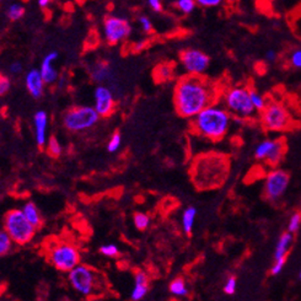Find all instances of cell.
I'll list each match as a JSON object with an SVG mask.
<instances>
[{"instance_id":"cell-1","label":"cell","mask_w":301,"mask_h":301,"mask_svg":"<svg viewBox=\"0 0 301 301\" xmlns=\"http://www.w3.org/2000/svg\"><path fill=\"white\" fill-rule=\"evenodd\" d=\"M220 98L219 89L205 76L183 75L176 83L173 103L181 117L195 118L203 109L213 106Z\"/></svg>"},{"instance_id":"cell-2","label":"cell","mask_w":301,"mask_h":301,"mask_svg":"<svg viewBox=\"0 0 301 301\" xmlns=\"http://www.w3.org/2000/svg\"><path fill=\"white\" fill-rule=\"evenodd\" d=\"M190 171L193 185L198 190H215L228 180L230 160L220 153L201 154L193 160Z\"/></svg>"},{"instance_id":"cell-3","label":"cell","mask_w":301,"mask_h":301,"mask_svg":"<svg viewBox=\"0 0 301 301\" xmlns=\"http://www.w3.org/2000/svg\"><path fill=\"white\" fill-rule=\"evenodd\" d=\"M233 116L224 106L213 104L203 109L192 119V129L203 138L218 141L226 135L231 126Z\"/></svg>"},{"instance_id":"cell-4","label":"cell","mask_w":301,"mask_h":301,"mask_svg":"<svg viewBox=\"0 0 301 301\" xmlns=\"http://www.w3.org/2000/svg\"><path fill=\"white\" fill-rule=\"evenodd\" d=\"M2 225L14 243L20 246L29 243L36 234V228L27 220L22 209H10L4 215Z\"/></svg>"},{"instance_id":"cell-5","label":"cell","mask_w":301,"mask_h":301,"mask_svg":"<svg viewBox=\"0 0 301 301\" xmlns=\"http://www.w3.org/2000/svg\"><path fill=\"white\" fill-rule=\"evenodd\" d=\"M251 90L243 86H235L229 90L223 96L224 107L230 112L231 116L237 118H251L256 114V108L251 100Z\"/></svg>"},{"instance_id":"cell-6","label":"cell","mask_w":301,"mask_h":301,"mask_svg":"<svg viewBox=\"0 0 301 301\" xmlns=\"http://www.w3.org/2000/svg\"><path fill=\"white\" fill-rule=\"evenodd\" d=\"M49 263L61 272L69 273L80 265V252L71 243L66 241L52 242L47 250Z\"/></svg>"},{"instance_id":"cell-7","label":"cell","mask_w":301,"mask_h":301,"mask_svg":"<svg viewBox=\"0 0 301 301\" xmlns=\"http://www.w3.org/2000/svg\"><path fill=\"white\" fill-rule=\"evenodd\" d=\"M260 117L263 128L268 132H274V133L289 131L294 124L289 111L282 103L273 100L268 101L267 106L261 112Z\"/></svg>"},{"instance_id":"cell-8","label":"cell","mask_w":301,"mask_h":301,"mask_svg":"<svg viewBox=\"0 0 301 301\" xmlns=\"http://www.w3.org/2000/svg\"><path fill=\"white\" fill-rule=\"evenodd\" d=\"M99 113L94 106L71 107L64 113L63 124L70 132H83L90 129L99 122Z\"/></svg>"},{"instance_id":"cell-9","label":"cell","mask_w":301,"mask_h":301,"mask_svg":"<svg viewBox=\"0 0 301 301\" xmlns=\"http://www.w3.org/2000/svg\"><path fill=\"white\" fill-rule=\"evenodd\" d=\"M68 280L70 287L83 297H91L98 288V274L91 267L86 265H79L68 273Z\"/></svg>"},{"instance_id":"cell-10","label":"cell","mask_w":301,"mask_h":301,"mask_svg":"<svg viewBox=\"0 0 301 301\" xmlns=\"http://www.w3.org/2000/svg\"><path fill=\"white\" fill-rule=\"evenodd\" d=\"M285 155V139L274 138L265 139L261 141L255 149V158L258 161H263L266 165L272 168H277V166L282 163Z\"/></svg>"},{"instance_id":"cell-11","label":"cell","mask_w":301,"mask_h":301,"mask_svg":"<svg viewBox=\"0 0 301 301\" xmlns=\"http://www.w3.org/2000/svg\"><path fill=\"white\" fill-rule=\"evenodd\" d=\"M290 183V175L283 168H272L265 178V196L268 201H275L283 197Z\"/></svg>"},{"instance_id":"cell-12","label":"cell","mask_w":301,"mask_h":301,"mask_svg":"<svg viewBox=\"0 0 301 301\" xmlns=\"http://www.w3.org/2000/svg\"><path fill=\"white\" fill-rule=\"evenodd\" d=\"M132 32L129 21L124 17L108 15L103 19V37L109 44H118Z\"/></svg>"},{"instance_id":"cell-13","label":"cell","mask_w":301,"mask_h":301,"mask_svg":"<svg viewBox=\"0 0 301 301\" xmlns=\"http://www.w3.org/2000/svg\"><path fill=\"white\" fill-rule=\"evenodd\" d=\"M180 62L187 75L201 76L210 64V58L200 49H185L180 54Z\"/></svg>"},{"instance_id":"cell-14","label":"cell","mask_w":301,"mask_h":301,"mask_svg":"<svg viewBox=\"0 0 301 301\" xmlns=\"http://www.w3.org/2000/svg\"><path fill=\"white\" fill-rule=\"evenodd\" d=\"M94 108L100 117H108L112 114L114 109V98L113 93L109 88L104 85H100L95 89L94 94Z\"/></svg>"},{"instance_id":"cell-15","label":"cell","mask_w":301,"mask_h":301,"mask_svg":"<svg viewBox=\"0 0 301 301\" xmlns=\"http://www.w3.org/2000/svg\"><path fill=\"white\" fill-rule=\"evenodd\" d=\"M25 85L27 91L33 99H41L44 93V80L41 75L39 69H31L25 76Z\"/></svg>"},{"instance_id":"cell-16","label":"cell","mask_w":301,"mask_h":301,"mask_svg":"<svg viewBox=\"0 0 301 301\" xmlns=\"http://www.w3.org/2000/svg\"><path fill=\"white\" fill-rule=\"evenodd\" d=\"M34 140L38 146L47 145V128H48V116L44 111H37L33 116Z\"/></svg>"},{"instance_id":"cell-17","label":"cell","mask_w":301,"mask_h":301,"mask_svg":"<svg viewBox=\"0 0 301 301\" xmlns=\"http://www.w3.org/2000/svg\"><path fill=\"white\" fill-rule=\"evenodd\" d=\"M58 58V53L57 52H49L44 56L43 61H42L41 68H39V71H41V75L43 78L44 84H54L58 79V71L57 69L54 68L53 63L56 62V59Z\"/></svg>"},{"instance_id":"cell-18","label":"cell","mask_w":301,"mask_h":301,"mask_svg":"<svg viewBox=\"0 0 301 301\" xmlns=\"http://www.w3.org/2000/svg\"><path fill=\"white\" fill-rule=\"evenodd\" d=\"M149 292V277L144 270H136L134 273V287L131 298L133 301H140L146 297Z\"/></svg>"},{"instance_id":"cell-19","label":"cell","mask_w":301,"mask_h":301,"mask_svg":"<svg viewBox=\"0 0 301 301\" xmlns=\"http://www.w3.org/2000/svg\"><path fill=\"white\" fill-rule=\"evenodd\" d=\"M293 241H294V235L288 233V231H285V233L280 235L279 240H278L277 245H275L274 261L287 260V256L293 245Z\"/></svg>"},{"instance_id":"cell-20","label":"cell","mask_w":301,"mask_h":301,"mask_svg":"<svg viewBox=\"0 0 301 301\" xmlns=\"http://www.w3.org/2000/svg\"><path fill=\"white\" fill-rule=\"evenodd\" d=\"M22 211H24L25 216L27 220L32 224L36 229H38L42 225V215L39 213V209L37 208L36 204L33 201H27L22 206Z\"/></svg>"},{"instance_id":"cell-21","label":"cell","mask_w":301,"mask_h":301,"mask_svg":"<svg viewBox=\"0 0 301 301\" xmlns=\"http://www.w3.org/2000/svg\"><path fill=\"white\" fill-rule=\"evenodd\" d=\"M196 216H197V209L195 206H187L182 213V230L183 233L191 235L195 226Z\"/></svg>"},{"instance_id":"cell-22","label":"cell","mask_w":301,"mask_h":301,"mask_svg":"<svg viewBox=\"0 0 301 301\" xmlns=\"http://www.w3.org/2000/svg\"><path fill=\"white\" fill-rule=\"evenodd\" d=\"M173 76V66L168 63H163L158 66L154 70V78L159 83L168 81Z\"/></svg>"},{"instance_id":"cell-23","label":"cell","mask_w":301,"mask_h":301,"mask_svg":"<svg viewBox=\"0 0 301 301\" xmlns=\"http://www.w3.org/2000/svg\"><path fill=\"white\" fill-rule=\"evenodd\" d=\"M91 76H93L94 80L98 81V83L109 80V78H111V67H109L107 63H104V62L99 63L98 66L94 68L93 73H91Z\"/></svg>"},{"instance_id":"cell-24","label":"cell","mask_w":301,"mask_h":301,"mask_svg":"<svg viewBox=\"0 0 301 301\" xmlns=\"http://www.w3.org/2000/svg\"><path fill=\"white\" fill-rule=\"evenodd\" d=\"M170 293L176 298H185L187 297L190 290H188L187 284H186L183 278H175L170 283Z\"/></svg>"},{"instance_id":"cell-25","label":"cell","mask_w":301,"mask_h":301,"mask_svg":"<svg viewBox=\"0 0 301 301\" xmlns=\"http://www.w3.org/2000/svg\"><path fill=\"white\" fill-rule=\"evenodd\" d=\"M25 11H26V9H25L24 5L14 2V4H10L5 9V15H6V17L10 21H19L20 19L24 17Z\"/></svg>"},{"instance_id":"cell-26","label":"cell","mask_w":301,"mask_h":301,"mask_svg":"<svg viewBox=\"0 0 301 301\" xmlns=\"http://www.w3.org/2000/svg\"><path fill=\"white\" fill-rule=\"evenodd\" d=\"M133 221L135 228L140 231L146 230V229L149 228V225H150V218H149V215L145 213H141V211L134 214Z\"/></svg>"},{"instance_id":"cell-27","label":"cell","mask_w":301,"mask_h":301,"mask_svg":"<svg viewBox=\"0 0 301 301\" xmlns=\"http://www.w3.org/2000/svg\"><path fill=\"white\" fill-rule=\"evenodd\" d=\"M47 151L52 158H58L62 154V145L57 136L52 135L49 136L48 141H47Z\"/></svg>"},{"instance_id":"cell-28","label":"cell","mask_w":301,"mask_h":301,"mask_svg":"<svg viewBox=\"0 0 301 301\" xmlns=\"http://www.w3.org/2000/svg\"><path fill=\"white\" fill-rule=\"evenodd\" d=\"M12 243H14L12 238L7 235L6 231L2 230L1 233H0V255H7V253L11 251Z\"/></svg>"},{"instance_id":"cell-29","label":"cell","mask_w":301,"mask_h":301,"mask_svg":"<svg viewBox=\"0 0 301 301\" xmlns=\"http://www.w3.org/2000/svg\"><path fill=\"white\" fill-rule=\"evenodd\" d=\"M300 226H301V211H295V213L292 214V216L289 218V221H288L287 231L294 235L295 233H298Z\"/></svg>"},{"instance_id":"cell-30","label":"cell","mask_w":301,"mask_h":301,"mask_svg":"<svg viewBox=\"0 0 301 301\" xmlns=\"http://www.w3.org/2000/svg\"><path fill=\"white\" fill-rule=\"evenodd\" d=\"M250 94H251V100H252V103L253 106H255L256 111L262 112L263 109L266 108V106H267L268 101L266 100L265 96H262L260 93H257V91L251 90Z\"/></svg>"},{"instance_id":"cell-31","label":"cell","mask_w":301,"mask_h":301,"mask_svg":"<svg viewBox=\"0 0 301 301\" xmlns=\"http://www.w3.org/2000/svg\"><path fill=\"white\" fill-rule=\"evenodd\" d=\"M196 5L197 4L193 0H177L176 1V6L183 14H191V12L195 11Z\"/></svg>"},{"instance_id":"cell-32","label":"cell","mask_w":301,"mask_h":301,"mask_svg":"<svg viewBox=\"0 0 301 301\" xmlns=\"http://www.w3.org/2000/svg\"><path fill=\"white\" fill-rule=\"evenodd\" d=\"M121 144H122V135L119 132H116L114 134H112L111 139H109L108 144H107V150H108L109 153H114V151H117L119 148H121Z\"/></svg>"},{"instance_id":"cell-33","label":"cell","mask_w":301,"mask_h":301,"mask_svg":"<svg viewBox=\"0 0 301 301\" xmlns=\"http://www.w3.org/2000/svg\"><path fill=\"white\" fill-rule=\"evenodd\" d=\"M100 252L106 257H117L119 253L118 247L114 243H106V245L101 246Z\"/></svg>"},{"instance_id":"cell-34","label":"cell","mask_w":301,"mask_h":301,"mask_svg":"<svg viewBox=\"0 0 301 301\" xmlns=\"http://www.w3.org/2000/svg\"><path fill=\"white\" fill-rule=\"evenodd\" d=\"M236 288H237V280H236V278L229 277L228 279H226L225 284H224V292H225V294L228 295L235 294Z\"/></svg>"},{"instance_id":"cell-35","label":"cell","mask_w":301,"mask_h":301,"mask_svg":"<svg viewBox=\"0 0 301 301\" xmlns=\"http://www.w3.org/2000/svg\"><path fill=\"white\" fill-rule=\"evenodd\" d=\"M138 21H139V25H140L141 30H143L145 33H149V32L153 31V22H151V20L149 19L148 16L143 15V16L139 17Z\"/></svg>"},{"instance_id":"cell-36","label":"cell","mask_w":301,"mask_h":301,"mask_svg":"<svg viewBox=\"0 0 301 301\" xmlns=\"http://www.w3.org/2000/svg\"><path fill=\"white\" fill-rule=\"evenodd\" d=\"M290 64L294 68L301 69V48L294 49L290 54Z\"/></svg>"},{"instance_id":"cell-37","label":"cell","mask_w":301,"mask_h":301,"mask_svg":"<svg viewBox=\"0 0 301 301\" xmlns=\"http://www.w3.org/2000/svg\"><path fill=\"white\" fill-rule=\"evenodd\" d=\"M10 89H11V81H10V79L5 75L0 76V95L7 94Z\"/></svg>"},{"instance_id":"cell-38","label":"cell","mask_w":301,"mask_h":301,"mask_svg":"<svg viewBox=\"0 0 301 301\" xmlns=\"http://www.w3.org/2000/svg\"><path fill=\"white\" fill-rule=\"evenodd\" d=\"M287 260H279V261H274L273 263L272 268H270V274L272 275H278L282 273V270L284 269V266Z\"/></svg>"},{"instance_id":"cell-39","label":"cell","mask_w":301,"mask_h":301,"mask_svg":"<svg viewBox=\"0 0 301 301\" xmlns=\"http://www.w3.org/2000/svg\"><path fill=\"white\" fill-rule=\"evenodd\" d=\"M220 0H198L197 4L204 7H213L220 5Z\"/></svg>"},{"instance_id":"cell-40","label":"cell","mask_w":301,"mask_h":301,"mask_svg":"<svg viewBox=\"0 0 301 301\" xmlns=\"http://www.w3.org/2000/svg\"><path fill=\"white\" fill-rule=\"evenodd\" d=\"M149 6H150V9L153 10V11L155 12H161L163 11V2L159 1V0H149L148 1Z\"/></svg>"},{"instance_id":"cell-41","label":"cell","mask_w":301,"mask_h":301,"mask_svg":"<svg viewBox=\"0 0 301 301\" xmlns=\"http://www.w3.org/2000/svg\"><path fill=\"white\" fill-rule=\"evenodd\" d=\"M22 64L20 63V62H14V63L10 64V73L11 74H15V75H17V74H20L22 71Z\"/></svg>"},{"instance_id":"cell-42","label":"cell","mask_w":301,"mask_h":301,"mask_svg":"<svg viewBox=\"0 0 301 301\" xmlns=\"http://www.w3.org/2000/svg\"><path fill=\"white\" fill-rule=\"evenodd\" d=\"M266 59H267L268 62H274L275 59H277V53H275V51H273V49L268 51L267 53H266Z\"/></svg>"},{"instance_id":"cell-43","label":"cell","mask_w":301,"mask_h":301,"mask_svg":"<svg viewBox=\"0 0 301 301\" xmlns=\"http://www.w3.org/2000/svg\"><path fill=\"white\" fill-rule=\"evenodd\" d=\"M38 5L41 7H47L49 5V0H38Z\"/></svg>"},{"instance_id":"cell-44","label":"cell","mask_w":301,"mask_h":301,"mask_svg":"<svg viewBox=\"0 0 301 301\" xmlns=\"http://www.w3.org/2000/svg\"><path fill=\"white\" fill-rule=\"evenodd\" d=\"M299 279L301 280V270H300V273H299Z\"/></svg>"}]
</instances>
